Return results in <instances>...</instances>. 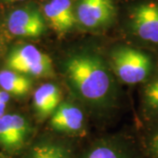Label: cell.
Listing matches in <instances>:
<instances>
[{"label":"cell","instance_id":"obj_1","mask_svg":"<svg viewBox=\"0 0 158 158\" xmlns=\"http://www.w3.org/2000/svg\"><path fill=\"white\" fill-rule=\"evenodd\" d=\"M66 84L78 100L97 111L111 109L118 100L115 76L107 61L90 49L69 53L62 62Z\"/></svg>","mask_w":158,"mask_h":158},{"label":"cell","instance_id":"obj_2","mask_svg":"<svg viewBox=\"0 0 158 158\" xmlns=\"http://www.w3.org/2000/svg\"><path fill=\"white\" fill-rule=\"evenodd\" d=\"M108 63L115 77L127 85L143 84L156 67L148 53L128 45L117 46L112 49Z\"/></svg>","mask_w":158,"mask_h":158},{"label":"cell","instance_id":"obj_3","mask_svg":"<svg viewBox=\"0 0 158 158\" xmlns=\"http://www.w3.org/2000/svg\"><path fill=\"white\" fill-rule=\"evenodd\" d=\"M34 126L25 116L6 113L0 118V151L18 158L35 138Z\"/></svg>","mask_w":158,"mask_h":158},{"label":"cell","instance_id":"obj_4","mask_svg":"<svg viewBox=\"0 0 158 158\" xmlns=\"http://www.w3.org/2000/svg\"><path fill=\"white\" fill-rule=\"evenodd\" d=\"M6 66L29 77H50L54 75L50 56L32 44L13 47L6 56Z\"/></svg>","mask_w":158,"mask_h":158},{"label":"cell","instance_id":"obj_5","mask_svg":"<svg viewBox=\"0 0 158 158\" xmlns=\"http://www.w3.org/2000/svg\"><path fill=\"white\" fill-rule=\"evenodd\" d=\"M77 158H143L135 140L123 135L98 138L79 151Z\"/></svg>","mask_w":158,"mask_h":158},{"label":"cell","instance_id":"obj_6","mask_svg":"<svg viewBox=\"0 0 158 158\" xmlns=\"http://www.w3.org/2000/svg\"><path fill=\"white\" fill-rule=\"evenodd\" d=\"M78 152L74 139L46 133L35 136L18 158H77Z\"/></svg>","mask_w":158,"mask_h":158},{"label":"cell","instance_id":"obj_7","mask_svg":"<svg viewBox=\"0 0 158 158\" xmlns=\"http://www.w3.org/2000/svg\"><path fill=\"white\" fill-rule=\"evenodd\" d=\"M51 133L57 135L77 139L86 134V119L83 110L70 101H62L50 116Z\"/></svg>","mask_w":158,"mask_h":158},{"label":"cell","instance_id":"obj_8","mask_svg":"<svg viewBox=\"0 0 158 158\" xmlns=\"http://www.w3.org/2000/svg\"><path fill=\"white\" fill-rule=\"evenodd\" d=\"M74 8L77 23L90 31L108 27L116 14L113 0H77Z\"/></svg>","mask_w":158,"mask_h":158},{"label":"cell","instance_id":"obj_9","mask_svg":"<svg viewBox=\"0 0 158 158\" xmlns=\"http://www.w3.org/2000/svg\"><path fill=\"white\" fill-rule=\"evenodd\" d=\"M46 23L42 11L34 5L12 10L6 19L9 33L22 38H36L42 35L46 30Z\"/></svg>","mask_w":158,"mask_h":158},{"label":"cell","instance_id":"obj_10","mask_svg":"<svg viewBox=\"0 0 158 158\" xmlns=\"http://www.w3.org/2000/svg\"><path fill=\"white\" fill-rule=\"evenodd\" d=\"M129 28L141 42L158 46V3L144 2L130 13Z\"/></svg>","mask_w":158,"mask_h":158},{"label":"cell","instance_id":"obj_11","mask_svg":"<svg viewBox=\"0 0 158 158\" xmlns=\"http://www.w3.org/2000/svg\"><path fill=\"white\" fill-rule=\"evenodd\" d=\"M42 13L46 22L61 35L70 32L77 24L71 0H49L43 6Z\"/></svg>","mask_w":158,"mask_h":158},{"label":"cell","instance_id":"obj_12","mask_svg":"<svg viewBox=\"0 0 158 158\" xmlns=\"http://www.w3.org/2000/svg\"><path fill=\"white\" fill-rule=\"evenodd\" d=\"M62 102L59 86L54 83H45L39 86L33 96V106L40 120H45L56 110Z\"/></svg>","mask_w":158,"mask_h":158},{"label":"cell","instance_id":"obj_13","mask_svg":"<svg viewBox=\"0 0 158 158\" xmlns=\"http://www.w3.org/2000/svg\"><path fill=\"white\" fill-rule=\"evenodd\" d=\"M142 113L146 120L152 123L158 120V64L152 75L142 84L141 91Z\"/></svg>","mask_w":158,"mask_h":158},{"label":"cell","instance_id":"obj_14","mask_svg":"<svg viewBox=\"0 0 158 158\" xmlns=\"http://www.w3.org/2000/svg\"><path fill=\"white\" fill-rule=\"evenodd\" d=\"M0 88L10 95L25 96L31 90L32 80L26 75L6 69L0 71Z\"/></svg>","mask_w":158,"mask_h":158},{"label":"cell","instance_id":"obj_15","mask_svg":"<svg viewBox=\"0 0 158 158\" xmlns=\"http://www.w3.org/2000/svg\"><path fill=\"white\" fill-rule=\"evenodd\" d=\"M137 142L143 158H158V120L149 123Z\"/></svg>","mask_w":158,"mask_h":158},{"label":"cell","instance_id":"obj_16","mask_svg":"<svg viewBox=\"0 0 158 158\" xmlns=\"http://www.w3.org/2000/svg\"><path fill=\"white\" fill-rule=\"evenodd\" d=\"M11 95L0 88V118L6 113V109L10 102Z\"/></svg>","mask_w":158,"mask_h":158},{"label":"cell","instance_id":"obj_17","mask_svg":"<svg viewBox=\"0 0 158 158\" xmlns=\"http://www.w3.org/2000/svg\"><path fill=\"white\" fill-rule=\"evenodd\" d=\"M3 1L6 2V3H17V2H21L24 0H3Z\"/></svg>","mask_w":158,"mask_h":158},{"label":"cell","instance_id":"obj_18","mask_svg":"<svg viewBox=\"0 0 158 158\" xmlns=\"http://www.w3.org/2000/svg\"><path fill=\"white\" fill-rule=\"evenodd\" d=\"M0 158H10V157H8V156H6L4 153H2L1 151H0Z\"/></svg>","mask_w":158,"mask_h":158},{"label":"cell","instance_id":"obj_19","mask_svg":"<svg viewBox=\"0 0 158 158\" xmlns=\"http://www.w3.org/2000/svg\"><path fill=\"white\" fill-rule=\"evenodd\" d=\"M2 49V39H1V33H0V51Z\"/></svg>","mask_w":158,"mask_h":158}]
</instances>
